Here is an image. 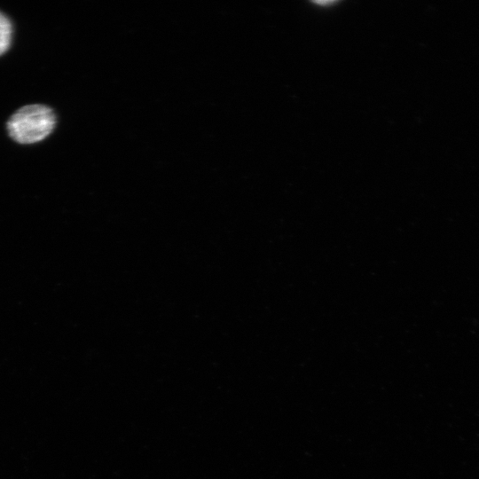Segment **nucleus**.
<instances>
[{"label":"nucleus","instance_id":"obj_1","mask_svg":"<svg viewBox=\"0 0 479 479\" xmlns=\"http://www.w3.org/2000/svg\"><path fill=\"white\" fill-rule=\"evenodd\" d=\"M56 114L48 106L30 104L16 110L8 119L10 137L21 145H30L46 138L55 129Z\"/></svg>","mask_w":479,"mask_h":479},{"label":"nucleus","instance_id":"obj_2","mask_svg":"<svg viewBox=\"0 0 479 479\" xmlns=\"http://www.w3.org/2000/svg\"><path fill=\"white\" fill-rule=\"evenodd\" d=\"M13 27L10 19L0 12V56L10 48L12 39Z\"/></svg>","mask_w":479,"mask_h":479}]
</instances>
